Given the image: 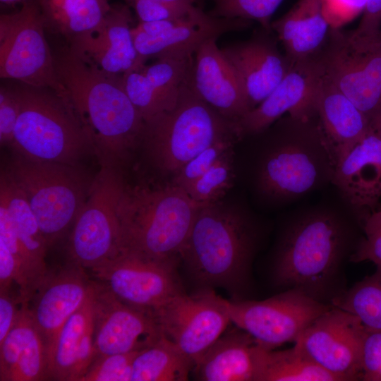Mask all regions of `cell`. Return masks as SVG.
<instances>
[{
  "label": "cell",
  "mask_w": 381,
  "mask_h": 381,
  "mask_svg": "<svg viewBox=\"0 0 381 381\" xmlns=\"http://www.w3.org/2000/svg\"><path fill=\"white\" fill-rule=\"evenodd\" d=\"M45 25L36 1L0 16V76L38 87H47L66 99L54 57L45 36Z\"/></svg>",
  "instance_id": "10"
},
{
  "label": "cell",
  "mask_w": 381,
  "mask_h": 381,
  "mask_svg": "<svg viewBox=\"0 0 381 381\" xmlns=\"http://www.w3.org/2000/svg\"><path fill=\"white\" fill-rule=\"evenodd\" d=\"M47 30L67 42L96 30L111 5L108 0H36Z\"/></svg>",
  "instance_id": "30"
},
{
  "label": "cell",
  "mask_w": 381,
  "mask_h": 381,
  "mask_svg": "<svg viewBox=\"0 0 381 381\" xmlns=\"http://www.w3.org/2000/svg\"><path fill=\"white\" fill-rule=\"evenodd\" d=\"M3 171L25 196L49 248L72 226L94 179L79 165L32 160L16 153Z\"/></svg>",
  "instance_id": "8"
},
{
  "label": "cell",
  "mask_w": 381,
  "mask_h": 381,
  "mask_svg": "<svg viewBox=\"0 0 381 381\" xmlns=\"http://www.w3.org/2000/svg\"><path fill=\"white\" fill-rule=\"evenodd\" d=\"M315 116H291V129L260 150L253 185L263 202L287 205L331 183L335 159Z\"/></svg>",
  "instance_id": "4"
},
{
  "label": "cell",
  "mask_w": 381,
  "mask_h": 381,
  "mask_svg": "<svg viewBox=\"0 0 381 381\" xmlns=\"http://www.w3.org/2000/svg\"><path fill=\"white\" fill-rule=\"evenodd\" d=\"M334 30L329 48L319 59L324 75L374 127L381 116V42L363 43Z\"/></svg>",
  "instance_id": "15"
},
{
  "label": "cell",
  "mask_w": 381,
  "mask_h": 381,
  "mask_svg": "<svg viewBox=\"0 0 381 381\" xmlns=\"http://www.w3.org/2000/svg\"><path fill=\"white\" fill-rule=\"evenodd\" d=\"M20 112L11 145L32 160L79 165L92 149L68 101L52 89L19 83L13 86Z\"/></svg>",
  "instance_id": "7"
},
{
  "label": "cell",
  "mask_w": 381,
  "mask_h": 381,
  "mask_svg": "<svg viewBox=\"0 0 381 381\" xmlns=\"http://www.w3.org/2000/svg\"><path fill=\"white\" fill-rule=\"evenodd\" d=\"M95 284L87 270L68 262L64 267L49 270L27 303L47 351L65 322L92 294Z\"/></svg>",
  "instance_id": "19"
},
{
  "label": "cell",
  "mask_w": 381,
  "mask_h": 381,
  "mask_svg": "<svg viewBox=\"0 0 381 381\" xmlns=\"http://www.w3.org/2000/svg\"><path fill=\"white\" fill-rule=\"evenodd\" d=\"M125 184L121 168L101 167L71 226L68 262L88 271L121 251L118 207Z\"/></svg>",
  "instance_id": "9"
},
{
  "label": "cell",
  "mask_w": 381,
  "mask_h": 381,
  "mask_svg": "<svg viewBox=\"0 0 381 381\" xmlns=\"http://www.w3.org/2000/svg\"><path fill=\"white\" fill-rule=\"evenodd\" d=\"M140 22L179 18L193 10L195 0H123Z\"/></svg>",
  "instance_id": "39"
},
{
  "label": "cell",
  "mask_w": 381,
  "mask_h": 381,
  "mask_svg": "<svg viewBox=\"0 0 381 381\" xmlns=\"http://www.w3.org/2000/svg\"><path fill=\"white\" fill-rule=\"evenodd\" d=\"M366 0H321L323 15L329 27L337 30L363 13Z\"/></svg>",
  "instance_id": "41"
},
{
  "label": "cell",
  "mask_w": 381,
  "mask_h": 381,
  "mask_svg": "<svg viewBox=\"0 0 381 381\" xmlns=\"http://www.w3.org/2000/svg\"><path fill=\"white\" fill-rule=\"evenodd\" d=\"M179 265V261L157 260L121 250L87 272L123 302L153 314L171 297L185 291Z\"/></svg>",
  "instance_id": "12"
},
{
  "label": "cell",
  "mask_w": 381,
  "mask_h": 381,
  "mask_svg": "<svg viewBox=\"0 0 381 381\" xmlns=\"http://www.w3.org/2000/svg\"><path fill=\"white\" fill-rule=\"evenodd\" d=\"M222 50L238 73L250 110L274 90L290 66L274 47L262 40L234 44Z\"/></svg>",
  "instance_id": "24"
},
{
  "label": "cell",
  "mask_w": 381,
  "mask_h": 381,
  "mask_svg": "<svg viewBox=\"0 0 381 381\" xmlns=\"http://www.w3.org/2000/svg\"><path fill=\"white\" fill-rule=\"evenodd\" d=\"M241 138L237 123L202 101L192 88L189 75L174 107L145 121L140 145L160 173L174 176L212 145Z\"/></svg>",
  "instance_id": "6"
},
{
  "label": "cell",
  "mask_w": 381,
  "mask_h": 381,
  "mask_svg": "<svg viewBox=\"0 0 381 381\" xmlns=\"http://www.w3.org/2000/svg\"><path fill=\"white\" fill-rule=\"evenodd\" d=\"M362 236V224L349 207L322 202L292 212L274 248L271 284L332 305L348 289L346 262Z\"/></svg>",
  "instance_id": "1"
},
{
  "label": "cell",
  "mask_w": 381,
  "mask_h": 381,
  "mask_svg": "<svg viewBox=\"0 0 381 381\" xmlns=\"http://www.w3.org/2000/svg\"><path fill=\"white\" fill-rule=\"evenodd\" d=\"M1 2L4 4L6 5H15L16 4L19 3H25V1L28 0H0Z\"/></svg>",
  "instance_id": "47"
},
{
  "label": "cell",
  "mask_w": 381,
  "mask_h": 381,
  "mask_svg": "<svg viewBox=\"0 0 381 381\" xmlns=\"http://www.w3.org/2000/svg\"><path fill=\"white\" fill-rule=\"evenodd\" d=\"M283 0H217L214 16L250 19L269 28L270 19Z\"/></svg>",
  "instance_id": "36"
},
{
  "label": "cell",
  "mask_w": 381,
  "mask_h": 381,
  "mask_svg": "<svg viewBox=\"0 0 381 381\" xmlns=\"http://www.w3.org/2000/svg\"><path fill=\"white\" fill-rule=\"evenodd\" d=\"M138 351L96 357L80 381H131L133 362Z\"/></svg>",
  "instance_id": "37"
},
{
  "label": "cell",
  "mask_w": 381,
  "mask_h": 381,
  "mask_svg": "<svg viewBox=\"0 0 381 381\" xmlns=\"http://www.w3.org/2000/svg\"><path fill=\"white\" fill-rule=\"evenodd\" d=\"M322 77L319 59L291 62L274 90L236 122L241 136L263 133L286 113L298 119L317 116L316 100Z\"/></svg>",
  "instance_id": "18"
},
{
  "label": "cell",
  "mask_w": 381,
  "mask_h": 381,
  "mask_svg": "<svg viewBox=\"0 0 381 381\" xmlns=\"http://www.w3.org/2000/svg\"><path fill=\"white\" fill-rule=\"evenodd\" d=\"M24 303L18 291H0V342L17 322Z\"/></svg>",
  "instance_id": "45"
},
{
  "label": "cell",
  "mask_w": 381,
  "mask_h": 381,
  "mask_svg": "<svg viewBox=\"0 0 381 381\" xmlns=\"http://www.w3.org/2000/svg\"><path fill=\"white\" fill-rule=\"evenodd\" d=\"M19 112V102L13 87L1 85L0 88V141L1 145H11Z\"/></svg>",
  "instance_id": "42"
},
{
  "label": "cell",
  "mask_w": 381,
  "mask_h": 381,
  "mask_svg": "<svg viewBox=\"0 0 381 381\" xmlns=\"http://www.w3.org/2000/svg\"><path fill=\"white\" fill-rule=\"evenodd\" d=\"M374 128L381 133V116L374 125Z\"/></svg>",
  "instance_id": "48"
},
{
  "label": "cell",
  "mask_w": 381,
  "mask_h": 381,
  "mask_svg": "<svg viewBox=\"0 0 381 381\" xmlns=\"http://www.w3.org/2000/svg\"><path fill=\"white\" fill-rule=\"evenodd\" d=\"M264 231L246 209L221 200L205 204L181 250V263L198 289L221 288L232 300L246 299Z\"/></svg>",
  "instance_id": "2"
},
{
  "label": "cell",
  "mask_w": 381,
  "mask_h": 381,
  "mask_svg": "<svg viewBox=\"0 0 381 381\" xmlns=\"http://www.w3.org/2000/svg\"><path fill=\"white\" fill-rule=\"evenodd\" d=\"M291 62L310 59L323 44L330 28L321 0H299L271 24Z\"/></svg>",
  "instance_id": "29"
},
{
  "label": "cell",
  "mask_w": 381,
  "mask_h": 381,
  "mask_svg": "<svg viewBox=\"0 0 381 381\" xmlns=\"http://www.w3.org/2000/svg\"><path fill=\"white\" fill-rule=\"evenodd\" d=\"M205 205L172 182L134 186L126 183L118 207L121 250L181 263V250Z\"/></svg>",
  "instance_id": "5"
},
{
  "label": "cell",
  "mask_w": 381,
  "mask_h": 381,
  "mask_svg": "<svg viewBox=\"0 0 381 381\" xmlns=\"http://www.w3.org/2000/svg\"><path fill=\"white\" fill-rule=\"evenodd\" d=\"M153 315L163 335L193 363L224 333L231 322L227 300L214 289L178 294Z\"/></svg>",
  "instance_id": "13"
},
{
  "label": "cell",
  "mask_w": 381,
  "mask_h": 381,
  "mask_svg": "<svg viewBox=\"0 0 381 381\" xmlns=\"http://www.w3.org/2000/svg\"><path fill=\"white\" fill-rule=\"evenodd\" d=\"M332 306L296 289L279 291L262 301L227 300L231 323L268 349H275L288 342L294 343Z\"/></svg>",
  "instance_id": "11"
},
{
  "label": "cell",
  "mask_w": 381,
  "mask_h": 381,
  "mask_svg": "<svg viewBox=\"0 0 381 381\" xmlns=\"http://www.w3.org/2000/svg\"><path fill=\"white\" fill-rule=\"evenodd\" d=\"M237 141L226 140L207 147L186 163L173 176L172 183L186 190L211 168Z\"/></svg>",
  "instance_id": "38"
},
{
  "label": "cell",
  "mask_w": 381,
  "mask_h": 381,
  "mask_svg": "<svg viewBox=\"0 0 381 381\" xmlns=\"http://www.w3.org/2000/svg\"><path fill=\"white\" fill-rule=\"evenodd\" d=\"M368 332L357 316L332 306L301 334L294 346L338 381L361 380Z\"/></svg>",
  "instance_id": "14"
},
{
  "label": "cell",
  "mask_w": 381,
  "mask_h": 381,
  "mask_svg": "<svg viewBox=\"0 0 381 381\" xmlns=\"http://www.w3.org/2000/svg\"><path fill=\"white\" fill-rule=\"evenodd\" d=\"M94 291L47 349L48 380L80 381L93 361Z\"/></svg>",
  "instance_id": "23"
},
{
  "label": "cell",
  "mask_w": 381,
  "mask_h": 381,
  "mask_svg": "<svg viewBox=\"0 0 381 381\" xmlns=\"http://www.w3.org/2000/svg\"><path fill=\"white\" fill-rule=\"evenodd\" d=\"M0 201L12 219L17 236L39 273L45 277L49 272L45 257L49 246L25 196L2 171Z\"/></svg>",
  "instance_id": "31"
},
{
  "label": "cell",
  "mask_w": 381,
  "mask_h": 381,
  "mask_svg": "<svg viewBox=\"0 0 381 381\" xmlns=\"http://www.w3.org/2000/svg\"><path fill=\"white\" fill-rule=\"evenodd\" d=\"M331 183L363 226L381 200V133L376 128L336 162Z\"/></svg>",
  "instance_id": "20"
},
{
  "label": "cell",
  "mask_w": 381,
  "mask_h": 381,
  "mask_svg": "<svg viewBox=\"0 0 381 381\" xmlns=\"http://www.w3.org/2000/svg\"><path fill=\"white\" fill-rule=\"evenodd\" d=\"M260 346L250 334L236 327L210 347L193 372L202 381H255Z\"/></svg>",
  "instance_id": "27"
},
{
  "label": "cell",
  "mask_w": 381,
  "mask_h": 381,
  "mask_svg": "<svg viewBox=\"0 0 381 381\" xmlns=\"http://www.w3.org/2000/svg\"><path fill=\"white\" fill-rule=\"evenodd\" d=\"M194 363L164 335L134 358L131 381H186Z\"/></svg>",
  "instance_id": "32"
},
{
  "label": "cell",
  "mask_w": 381,
  "mask_h": 381,
  "mask_svg": "<svg viewBox=\"0 0 381 381\" xmlns=\"http://www.w3.org/2000/svg\"><path fill=\"white\" fill-rule=\"evenodd\" d=\"M240 19H228L195 9L173 19L140 22L132 28L140 68L150 58L192 56L205 42L241 28Z\"/></svg>",
  "instance_id": "16"
},
{
  "label": "cell",
  "mask_w": 381,
  "mask_h": 381,
  "mask_svg": "<svg viewBox=\"0 0 381 381\" xmlns=\"http://www.w3.org/2000/svg\"><path fill=\"white\" fill-rule=\"evenodd\" d=\"M95 281V358L138 351L163 336L152 313L123 302L104 285Z\"/></svg>",
  "instance_id": "17"
},
{
  "label": "cell",
  "mask_w": 381,
  "mask_h": 381,
  "mask_svg": "<svg viewBox=\"0 0 381 381\" xmlns=\"http://www.w3.org/2000/svg\"><path fill=\"white\" fill-rule=\"evenodd\" d=\"M316 113L335 164L373 128L364 113L324 73Z\"/></svg>",
  "instance_id": "25"
},
{
  "label": "cell",
  "mask_w": 381,
  "mask_h": 381,
  "mask_svg": "<svg viewBox=\"0 0 381 381\" xmlns=\"http://www.w3.org/2000/svg\"><path fill=\"white\" fill-rule=\"evenodd\" d=\"M1 381L48 380L47 346L24 303L20 316L0 342Z\"/></svg>",
  "instance_id": "26"
},
{
  "label": "cell",
  "mask_w": 381,
  "mask_h": 381,
  "mask_svg": "<svg viewBox=\"0 0 381 381\" xmlns=\"http://www.w3.org/2000/svg\"><path fill=\"white\" fill-rule=\"evenodd\" d=\"M332 305L357 316L369 329H381V268L348 288Z\"/></svg>",
  "instance_id": "34"
},
{
  "label": "cell",
  "mask_w": 381,
  "mask_h": 381,
  "mask_svg": "<svg viewBox=\"0 0 381 381\" xmlns=\"http://www.w3.org/2000/svg\"><path fill=\"white\" fill-rule=\"evenodd\" d=\"M217 40H209L195 52L190 82L202 101L224 117L237 122L250 108L238 73L217 45Z\"/></svg>",
  "instance_id": "22"
},
{
  "label": "cell",
  "mask_w": 381,
  "mask_h": 381,
  "mask_svg": "<svg viewBox=\"0 0 381 381\" xmlns=\"http://www.w3.org/2000/svg\"><path fill=\"white\" fill-rule=\"evenodd\" d=\"M234 147L227 150L205 173L185 190L200 203H212L222 200L234 185Z\"/></svg>",
  "instance_id": "35"
},
{
  "label": "cell",
  "mask_w": 381,
  "mask_h": 381,
  "mask_svg": "<svg viewBox=\"0 0 381 381\" xmlns=\"http://www.w3.org/2000/svg\"><path fill=\"white\" fill-rule=\"evenodd\" d=\"M364 261L381 268V206L365 219L363 236L350 258L354 263Z\"/></svg>",
  "instance_id": "40"
},
{
  "label": "cell",
  "mask_w": 381,
  "mask_h": 381,
  "mask_svg": "<svg viewBox=\"0 0 381 381\" xmlns=\"http://www.w3.org/2000/svg\"><path fill=\"white\" fill-rule=\"evenodd\" d=\"M193 57L159 58L153 64H145L134 72L133 92L145 112L156 114L174 107L189 78Z\"/></svg>",
  "instance_id": "28"
},
{
  "label": "cell",
  "mask_w": 381,
  "mask_h": 381,
  "mask_svg": "<svg viewBox=\"0 0 381 381\" xmlns=\"http://www.w3.org/2000/svg\"><path fill=\"white\" fill-rule=\"evenodd\" d=\"M18 282L17 261L6 244L0 241V291L11 290L13 285L18 289Z\"/></svg>",
  "instance_id": "46"
},
{
  "label": "cell",
  "mask_w": 381,
  "mask_h": 381,
  "mask_svg": "<svg viewBox=\"0 0 381 381\" xmlns=\"http://www.w3.org/2000/svg\"><path fill=\"white\" fill-rule=\"evenodd\" d=\"M255 381H338L294 346L284 350L260 346Z\"/></svg>",
  "instance_id": "33"
},
{
  "label": "cell",
  "mask_w": 381,
  "mask_h": 381,
  "mask_svg": "<svg viewBox=\"0 0 381 381\" xmlns=\"http://www.w3.org/2000/svg\"><path fill=\"white\" fill-rule=\"evenodd\" d=\"M67 101L82 123L101 167L121 168L141 145L145 121L122 77L85 63L68 47L54 56Z\"/></svg>",
  "instance_id": "3"
},
{
  "label": "cell",
  "mask_w": 381,
  "mask_h": 381,
  "mask_svg": "<svg viewBox=\"0 0 381 381\" xmlns=\"http://www.w3.org/2000/svg\"><path fill=\"white\" fill-rule=\"evenodd\" d=\"M361 380L381 381V329H369L362 355Z\"/></svg>",
  "instance_id": "44"
},
{
  "label": "cell",
  "mask_w": 381,
  "mask_h": 381,
  "mask_svg": "<svg viewBox=\"0 0 381 381\" xmlns=\"http://www.w3.org/2000/svg\"><path fill=\"white\" fill-rule=\"evenodd\" d=\"M363 16L358 27L349 32L355 40L366 43L380 42L381 0H366Z\"/></svg>",
  "instance_id": "43"
},
{
  "label": "cell",
  "mask_w": 381,
  "mask_h": 381,
  "mask_svg": "<svg viewBox=\"0 0 381 381\" xmlns=\"http://www.w3.org/2000/svg\"><path fill=\"white\" fill-rule=\"evenodd\" d=\"M380 42H381V34H380Z\"/></svg>",
  "instance_id": "49"
},
{
  "label": "cell",
  "mask_w": 381,
  "mask_h": 381,
  "mask_svg": "<svg viewBox=\"0 0 381 381\" xmlns=\"http://www.w3.org/2000/svg\"><path fill=\"white\" fill-rule=\"evenodd\" d=\"M132 15L126 4H112L99 28L68 43L85 63L107 74L122 77L140 68L132 36Z\"/></svg>",
  "instance_id": "21"
}]
</instances>
